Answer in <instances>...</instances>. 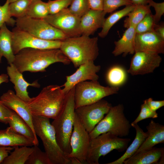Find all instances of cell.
Here are the masks:
<instances>
[{"instance_id":"obj_28","label":"cell","mask_w":164,"mask_h":164,"mask_svg":"<svg viewBox=\"0 0 164 164\" xmlns=\"http://www.w3.org/2000/svg\"><path fill=\"white\" fill-rule=\"evenodd\" d=\"M33 150L27 146H17L14 147L8 156L4 159L2 164H25L29 156Z\"/></svg>"},{"instance_id":"obj_39","label":"cell","mask_w":164,"mask_h":164,"mask_svg":"<svg viewBox=\"0 0 164 164\" xmlns=\"http://www.w3.org/2000/svg\"><path fill=\"white\" fill-rule=\"evenodd\" d=\"M158 117L156 111L151 110L144 100L143 103L141 106L140 112L135 119L131 124L137 123L140 121L149 118H156Z\"/></svg>"},{"instance_id":"obj_47","label":"cell","mask_w":164,"mask_h":164,"mask_svg":"<svg viewBox=\"0 0 164 164\" xmlns=\"http://www.w3.org/2000/svg\"><path fill=\"white\" fill-rule=\"evenodd\" d=\"M9 76L5 74L0 75V85L3 83H8L9 82Z\"/></svg>"},{"instance_id":"obj_9","label":"cell","mask_w":164,"mask_h":164,"mask_svg":"<svg viewBox=\"0 0 164 164\" xmlns=\"http://www.w3.org/2000/svg\"><path fill=\"white\" fill-rule=\"evenodd\" d=\"M16 27L41 39L62 41L68 38L63 32L43 19L33 18L26 16L17 18Z\"/></svg>"},{"instance_id":"obj_35","label":"cell","mask_w":164,"mask_h":164,"mask_svg":"<svg viewBox=\"0 0 164 164\" xmlns=\"http://www.w3.org/2000/svg\"><path fill=\"white\" fill-rule=\"evenodd\" d=\"M155 23L152 13L147 14L135 27L136 33H141L153 31Z\"/></svg>"},{"instance_id":"obj_26","label":"cell","mask_w":164,"mask_h":164,"mask_svg":"<svg viewBox=\"0 0 164 164\" xmlns=\"http://www.w3.org/2000/svg\"><path fill=\"white\" fill-rule=\"evenodd\" d=\"M136 131V135L131 144L126 149L124 154L117 159L107 164H122L126 160L132 156L137 151L148 136L147 133L144 132L137 123L131 124Z\"/></svg>"},{"instance_id":"obj_38","label":"cell","mask_w":164,"mask_h":164,"mask_svg":"<svg viewBox=\"0 0 164 164\" xmlns=\"http://www.w3.org/2000/svg\"><path fill=\"white\" fill-rule=\"evenodd\" d=\"M71 2V0H49L47 3L50 14L56 13L68 8Z\"/></svg>"},{"instance_id":"obj_31","label":"cell","mask_w":164,"mask_h":164,"mask_svg":"<svg viewBox=\"0 0 164 164\" xmlns=\"http://www.w3.org/2000/svg\"><path fill=\"white\" fill-rule=\"evenodd\" d=\"M127 74L122 67L115 66L108 70L106 76L107 82L112 87H118L124 84L126 80Z\"/></svg>"},{"instance_id":"obj_3","label":"cell","mask_w":164,"mask_h":164,"mask_svg":"<svg viewBox=\"0 0 164 164\" xmlns=\"http://www.w3.org/2000/svg\"><path fill=\"white\" fill-rule=\"evenodd\" d=\"M97 37L81 35L62 41L60 49L75 68L89 61H94L99 54Z\"/></svg>"},{"instance_id":"obj_41","label":"cell","mask_w":164,"mask_h":164,"mask_svg":"<svg viewBox=\"0 0 164 164\" xmlns=\"http://www.w3.org/2000/svg\"><path fill=\"white\" fill-rule=\"evenodd\" d=\"M12 110L10 109L0 101V122L8 124L9 119Z\"/></svg>"},{"instance_id":"obj_34","label":"cell","mask_w":164,"mask_h":164,"mask_svg":"<svg viewBox=\"0 0 164 164\" xmlns=\"http://www.w3.org/2000/svg\"><path fill=\"white\" fill-rule=\"evenodd\" d=\"M68 9L72 14L80 18L90 9L87 0H71Z\"/></svg>"},{"instance_id":"obj_27","label":"cell","mask_w":164,"mask_h":164,"mask_svg":"<svg viewBox=\"0 0 164 164\" xmlns=\"http://www.w3.org/2000/svg\"><path fill=\"white\" fill-rule=\"evenodd\" d=\"M135 5L126 6L123 9L116 11L105 18L101 30L98 33L101 38L105 37L108 35L111 28L120 19L126 16L134 9Z\"/></svg>"},{"instance_id":"obj_8","label":"cell","mask_w":164,"mask_h":164,"mask_svg":"<svg viewBox=\"0 0 164 164\" xmlns=\"http://www.w3.org/2000/svg\"><path fill=\"white\" fill-rule=\"evenodd\" d=\"M118 87H105L97 81H84L74 87L75 108L96 102L104 97L118 93Z\"/></svg>"},{"instance_id":"obj_43","label":"cell","mask_w":164,"mask_h":164,"mask_svg":"<svg viewBox=\"0 0 164 164\" xmlns=\"http://www.w3.org/2000/svg\"><path fill=\"white\" fill-rule=\"evenodd\" d=\"M14 147L0 146V164L8 156Z\"/></svg>"},{"instance_id":"obj_16","label":"cell","mask_w":164,"mask_h":164,"mask_svg":"<svg viewBox=\"0 0 164 164\" xmlns=\"http://www.w3.org/2000/svg\"><path fill=\"white\" fill-rule=\"evenodd\" d=\"M0 101L22 118L37 136L32 123L33 115L27 102L19 98L10 90L2 94L0 97Z\"/></svg>"},{"instance_id":"obj_1","label":"cell","mask_w":164,"mask_h":164,"mask_svg":"<svg viewBox=\"0 0 164 164\" xmlns=\"http://www.w3.org/2000/svg\"><path fill=\"white\" fill-rule=\"evenodd\" d=\"M71 62L60 49H39L26 48L15 55L13 64L22 73L26 72H44L51 64Z\"/></svg>"},{"instance_id":"obj_33","label":"cell","mask_w":164,"mask_h":164,"mask_svg":"<svg viewBox=\"0 0 164 164\" xmlns=\"http://www.w3.org/2000/svg\"><path fill=\"white\" fill-rule=\"evenodd\" d=\"M38 146L34 145L33 150L25 164H51L46 153L42 151Z\"/></svg>"},{"instance_id":"obj_29","label":"cell","mask_w":164,"mask_h":164,"mask_svg":"<svg viewBox=\"0 0 164 164\" xmlns=\"http://www.w3.org/2000/svg\"><path fill=\"white\" fill-rule=\"evenodd\" d=\"M150 7L148 4L135 5L134 9L127 15V17L124 20V27L126 29L130 26L136 27L146 15L151 12Z\"/></svg>"},{"instance_id":"obj_21","label":"cell","mask_w":164,"mask_h":164,"mask_svg":"<svg viewBox=\"0 0 164 164\" xmlns=\"http://www.w3.org/2000/svg\"><path fill=\"white\" fill-rule=\"evenodd\" d=\"M135 34V27L130 26L127 28L121 37L114 42L115 47L112 54L115 56L122 54L124 57L128 54H134Z\"/></svg>"},{"instance_id":"obj_46","label":"cell","mask_w":164,"mask_h":164,"mask_svg":"<svg viewBox=\"0 0 164 164\" xmlns=\"http://www.w3.org/2000/svg\"><path fill=\"white\" fill-rule=\"evenodd\" d=\"M135 5H146L148 4L147 0H130Z\"/></svg>"},{"instance_id":"obj_13","label":"cell","mask_w":164,"mask_h":164,"mask_svg":"<svg viewBox=\"0 0 164 164\" xmlns=\"http://www.w3.org/2000/svg\"><path fill=\"white\" fill-rule=\"evenodd\" d=\"M80 18L72 14L67 8L49 14L43 19L69 38L81 35L79 30Z\"/></svg>"},{"instance_id":"obj_25","label":"cell","mask_w":164,"mask_h":164,"mask_svg":"<svg viewBox=\"0 0 164 164\" xmlns=\"http://www.w3.org/2000/svg\"><path fill=\"white\" fill-rule=\"evenodd\" d=\"M34 145L33 142L27 138L13 131L9 127L0 130V146H30Z\"/></svg>"},{"instance_id":"obj_23","label":"cell","mask_w":164,"mask_h":164,"mask_svg":"<svg viewBox=\"0 0 164 164\" xmlns=\"http://www.w3.org/2000/svg\"><path fill=\"white\" fill-rule=\"evenodd\" d=\"M8 124L13 131L32 141L34 145H38L39 142L37 136L26 122L13 111Z\"/></svg>"},{"instance_id":"obj_15","label":"cell","mask_w":164,"mask_h":164,"mask_svg":"<svg viewBox=\"0 0 164 164\" xmlns=\"http://www.w3.org/2000/svg\"><path fill=\"white\" fill-rule=\"evenodd\" d=\"M101 69L100 65H97L92 61L87 62L78 67L77 70L72 74L66 76V82L61 86L65 94H67L76 85L79 83L86 81H97V75Z\"/></svg>"},{"instance_id":"obj_20","label":"cell","mask_w":164,"mask_h":164,"mask_svg":"<svg viewBox=\"0 0 164 164\" xmlns=\"http://www.w3.org/2000/svg\"><path fill=\"white\" fill-rule=\"evenodd\" d=\"M163 148H152L135 153L124 162L125 164H152L164 163Z\"/></svg>"},{"instance_id":"obj_14","label":"cell","mask_w":164,"mask_h":164,"mask_svg":"<svg viewBox=\"0 0 164 164\" xmlns=\"http://www.w3.org/2000/svg\"><path fill=\"white\" fill-rule=\"evenodd\" d=\"M162 60L159 54L142 51L135 52L127 72L132 75H143L153 72Z\"/></svg>"},{"instance_id":"obj_22","label":"cell","mask_w":164,"mask_h":164,"mask_svg":"<svg viewBox=\"0 0 164 164\" xmlns=\"http://www.w3.org/2000/svg\"><path fill=\"white\" fill-rule=\"evenodd\" d=\"M148 136L135 153L164 143V126L152 120L146 127Z\"/></svg>"},{"instance_id":"obj_19","label":"cell","mask_w":164,"mask_h":164,"mask_svg":"<svg viewBox=\"0 0 164 164\" xmlns=\"http://www.w3.org/2000/svg\"><path fill=\"white\" fill-rule=\"evenodd\" d=\"M6 69L10 80L14 85V88L15 91V94L22 100L28 102L31 98L29 95L27 91V88L29 86L39 88L40 85L38 80H36L32 83L26 81L24 79L22 73L13 63L7 66Z\"/></svg>"},{"instance_id":"obj_4","label":"cell","mask_w":164,"mask_h":164,"mask_svg":"<svg viewBox=\"0 0 164 164\" xmlns=\"http://www.w3.org/2000/svg\"><path fill=\"white\" fill-rule=\"evenodd\" d=\"M74 87L67 94L62 109L51 123L55 132L58 144L61 150L67 155L71 151L70 139L75 115Z\"/></svg>"},{"instance_id":"obj_5","label":"cell","mask_w":164,"mask_h":164,"mask_svg":"<svg viewBox=\"0 0 164 164\" xmlns=\"http://www.w3.org/2000/svg\"><path fill=\"white\" fill-rule=\"evenodd\" d=\"M32 123L36 135L41 139L51 164H72L67 155L58 145L56 133L50 119L32 116Z\"/></svg>"},{"instance_id":"obj_10","label":"cell","mask_w":164,"mask_h":164,"mask_svg":"<svg viewBox=\"0 0 164 164\" xmlns=\"http://www.w3.org/2000/svg\"><path fill=\"white\" fill-rule=\"evenodd\" d=\"M90 140L89 133L75 112L73 130L70 139L71 151L67 155L72 164H87Z\"/></svg>"},{"instance_id":"obj_40","label":"cell","mask_w":164,"mask_h":164,"mask_svg":"<svg viewBox=\"0 0 164 164\" xmlns=\"http://www.w3.org/2000/svg\"><path fill=\"white\" fill-rule=\"evenodd\" d=\"M148 4L154 8L155 14L153 15L155 22L158 24L164 14V2L157 3L153 0H147Z\"/></svg>"},{"instance_id":"obj_44","label":"cell","mask_w":164,"mask_h":164,"mask_svg":"<svg viewBox=\"0 0 164 164\" xmlns=\"http://www.w3.org/2000/svg\"><path fill=\"white\" fill-rule=\"evenodd\" d=\"M90 9L103 10V0H87Z\"/></svg>"},{"instance_id":"obj_37","label":"cell","mask_w":164,"mask_h":164,"mask_svg":"<svg viewBox=\"0 0 164 164\" xmlns=\"http://www.w3.org/2000/svg\"><path fill=\"white\" fill-rule=\"evenodd\" d=\"M9 4L6 0L4 5H0V27L4 23L11 26L15 24L16 20L12 18L9 13Z\"/></svg>"},{"instance_id":"obj_45","label":"cell","mask_w":164,"mask_h":164,"mask_svg":"<svg viewBox=\"0 0 164 164\" xmlns=\"http://www.w3.org/2000/svg\"><path fill=\"white\" fill-rule=\"evenodd\" d=\"M153 31L162 39H164V23L162 22L160 24H156Z\"/></svg>"},{"instance_id":"obj_32","label":"cell","mask_w":164,"mask_h":164,"mask_svg":"<svg viewBox=\"0 0 164 164\" xmlns=\"http://www.w3.org/2000/svg\"><path fill=\"white\" fill-rule=\"evenodd\" d=\"M31 0H19L9 3V10L12 17L17 18L26 16Z\"/></svg>"},{"instance_id":"obj_17","label":"cell","mask_w":164,"mask_h":164,"mask_svg":"<svg viewBox=\"0 0 164 164\" xmlns=\"http://www.w3.org/2000/svg\"><path fill=\"white\" fill-rule=\"evenodd\" d=\"M135 52L142 51L158 54L164 53V39L153 31L136 33Z\"/></svg>"},{"instance_id":"obj_11","label":"cell","mask_w":164,"mask_h":164,"mask_svg":"<svg viewBox=\"0 0 164 164\" xmlns=\"http://www.w3.org/2000/svg\"><path fill=\"white\" fill-rule=\"evenodd\" d=\"M12 46L15 55L26 48L39 49H60L61 40H49L38 38L17 27L12 31Z\"/></svg>"},{"instance_id":"obj_18","label":"cell","mask_w":164,"mask_h":164,"mask_svg":"<svg viewBox=\"0 0 164 164\" xmlns=\"http://www.w3.org/2000/svg\"><path fill=\"white\" fill-rule=\"evenodd\" d=\"M106 14L103 10L89 9L80 18L79 30L80 35L89 36L102 28Z\"/></svg>"},{"instance_id":"obj_2","label":"cell","mask_w":164,"mask_h":164,"mask_svg":"<svg viewBox=\"0 0 164 164\" xmlns=\"http://www.w3.org/2000/svg\"><path fill=\"white\" fill-rule=\"evenodd\" d=\"M67 94L61 86L50 85L44 87L27 103L32 115L53 119L62 109Z\"/></svg>"},{"instance_id":"obj_48","label":"cell","mask_w":164,"mask_h":164,"mask_svg":"<svg viewBox=\"0 0 164 164\" xmlns=\"http://www.w3.org/2000/svg\"><path fill=\"white\" fill-rule=\"evenodd\" d=\"M9 3H11L19 0H6Z\"/></svg>"},{"instance_id":"obj_30","label":"cell","mask_w":164,"mask_h":164,"mask_svg":"<svg viewBox=\"0 0 164 164\" xmlns=\"http://www.w3.org/2000/svg\"><path fill=\"white\" fill-rule=\"evenodd\" d=\"M49 14L47 2L41 0H31L26 16L33 18L44 19Z\"/></svg>"},{"instance_id":"obj_7","label":"cell","mask_w":164,"mask_h":164,"mask_svg":"<svg viewBox=\"0 0 164 164\" xmlns=\"http://www.w3.org/2000/svg\"><path fill=\"white\" fill-rule=\"evenodd\" d=\"M130 140L129 138H121L109 132L90 138L87 164H98L101 156H104L114 150L119 152L124 151Z\"/></svg>"},{"instance_id":"obj_24","label":"cell","mask_w":164,"mask_h":164,"mask_svg":"<svg viewBox=\"0 0 164 164\" xmlns=\"http://www.w3.org/2000/svg\"><path fill=\"white\" fill-rule=\"evenodd\" d=\"M12 32L4 23L0 27V63L3 56L5 57L9 65L13 63L15 55L12 46Z\"/></svg>"},{"instance_id":"obj_12","label":"cell","mask_w":164,"mask_h":164,"mask_svg":"<svg viewBox=\"0 0 164 164\" xmlns=\"http://www.w3.org/2000/svg\"><path fill=\"white\" fill-rule=\"evenodd\" d=\"M111 104L101 99L75 109V112L86 131L90 132L108 112Z\"/></svg>"},{"instance_id":"obj_42","label":"cell","mask_w":164,"mask_h":164,"mask_svg":"<svg viewBox=\"0 0 164 164\" xmlns=\"http://www.w3.org/2000/svg\"><path fill=\"white\" fill-rule=\"evenodd\" d=\"M147 104L152 111H156L164 106V101H154L152 98H149L145 100Z\"/></svg>"},{"instance_id":"obj_6","label":"cell","mask_w":164,"mask_h":164,"mask_svg":"<svg viewBox=\"0 0 164 164\" xmlns=\"http://www.w3.org/2000/svg\"><path fill=\"white\" fill-rule=\"evenodd\" d=\"M106 114L89 133L90 138L108 132L119 137L128 135L131 126L125 116L122 104L112 106Z\"/></svg>"},{"instance_id":"obj_36","label":"cell","mask_w":164,"mask_h":164,"mask_svg":"<svg viewBox=\"0 0 164 164\" xmlns=\"http://www.w3.org/2000/svg\"><path fill=\"white\" fill-rule=\"evenodd\" d=\"M132 5L130 0H103V10L106 14L110 13L121 6Z\"/></svg>"}]
</instances>
